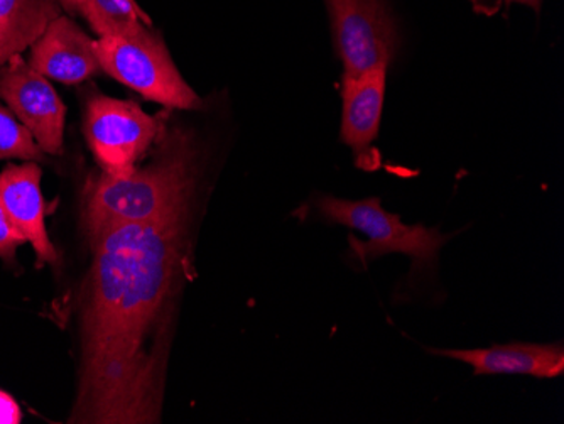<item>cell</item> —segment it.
<instances>
[{
  "label": "cell",
  "instance_id": "cell-1",
  "mask_svg": "<svg viewBox=\"0 0 564 424\" xmlns=\"http://www.w3.org/2000/svg\"><path fill=\"white\" fill-rule=\"evenodd\" d=\"M189 207L91 237L80 296V379L69 423H158L177 294L189 264Z\"/></svg>",
  "mask_w": 564,
  "mask_h": 424
},
{
  "label": "cell",
  "instance_id": "cell-2",
  "mask_svg": "<svg viewBox=\"0 0 564 424\" xmlns=\"http://www.w3.org/2000/svg\"><path fill=\"white\" fill-rule=\"evenodd\" d=\"M195 160L186 135L174 132L160 156L129 176L100 173L88 178L84 193V227L88 237L123 226L151 224L192 205Z\"/></svg>",
  "mask_w": 564,
  "mask_h": 424
},
{
  "label": "cell",
  "instance_id": "cell-3",
  "mask_svg": "<svg viewBox=\"0 0 564 424\" xmlns=\"http://www.w3.org/2000/svg\"><path fill=\"white\" fill-rule=\"evenodd\" d=\"M319 214L332 224H340L366 236V240L348 237L351 262L369 265L388 254H404L413 261V276L423 280L433 274L438 252L453 236L424 226H405L401 217L383 210L380 198L344 199L323 196L316 204Z\"/></svg>",
  "mask_w": 564,
  "mask_h": 424
},
{
  "label": "cell",
  "instance_id": "cell-4",
  "mask_svg": "<svg viewBox=\"0 0 564 424\" xmlns=\"http://www.w3.org/2000/svg\"><path fill=\"white\" fill-rule=\"evenodd\" d=\"M95 55L110 77L152 102L182 110L202 106L198 95L174 66L163 40L151 30L134 36L100 37L95 41Z\"/></svg>",
  "mask_w": 564,
  "mask_h": 424
},
{
  "label": "cell",
  "instance_id": "cell-5",
  "mask_svg": "<svg viewBox=\"0 0 564 424\" xmlns=\"http://www.w3.org/2000/svg\"><path fill=\"white\" fill-rule=\"evenodd\" d=\"M84 131L101 173L123 178L160 138L163 122L131 100L94 94L85 107Z\"/></svg>",
  "mask_w": 564,
  "mask_h": 424
},
{
  "label": "cell",
  "instance_id": "cell-6",
  "mask_svg": "<svg viewBox=\"0 0 564 424\" xmlns=\"http://www.w3.org/2000/svg\"><path fill=\"white\" fill-rule=\"evenodd\" d=\"M344 77L389 68L398 50V30L383 0H326Z\"/></svg>",
  "mask_w": 564,
  "mask_h": 424
},
{
  "label": "cell",
  "instance_id": "cell-7",
  "mask_svg": "<svg viewBox=\"0 0 564 424\" xmlns=\"http://www.w3.org/2000/svg\"><path fill=\"white\" fill-rule=\"evenodd\" d=\"M0 98L33 134L43 153H63L65 104L50 80L31 68L21 55L0 66Z\"/></svg>",
  "mask_w": 564,
  "mask_h": 424
},
{
  "label": "cell",
  "instance_id": "cell-8",
  "mask_svg": "<svg viewBox=\"0 0 564 424\" xmlns=\"http://www.w3.org/2000/svg\"><path fill=\"white\" fill-rule=\"evenodd\" d=\"M41 171L36 161L9 164L0 173V205L8 214L12 226L33 246L37 265L55 264L58 261L55 246L46 230V202L41 192Z\"/></svg>",
  "mask_w": 564,
  "mask_h": 424
},
{
  "label": "cell",
  "instance_id": "cell-9",
  "mask_svg": "<svg viewBox=\"0 0 564 424\" xmlns=\"http://www.w3.org/2000/svg\"><path fill=\"white\" fill-rule=\"evenodd\" d=\"M433 356L448 357L468 363L475 376H529L535 379H556L564 372V348L557 344L512 341L471 350L430 348Z\"/></svg>",
  "mask_w": 564,
  "mask_h": 424
},
{
  "label": "cell",
  "instance_id": "cell-10",
  "mask_svg": "<svg viewBox=\"0 0 564 424\" xmlns=\"http://www.w3.org/2000/svg\"><path fill=\"white\" fill-rule=\"evenodd\" d=\"M30 66L43 77L65 85L82 84L101 69L95 41L66 15L51 22L31 46Z\"/></svg>",
  "mask_w": 564,
  "mask_h": 424
},
{
  "label": "cell",
  "instance_id": "cell-11",
  "mask_svg": "<svg viewBox=\"0 0 564 424\" xmlns=\"http://www.w3.org/2000/svg\"><path fill=\"white\" fill-rule=\"evenodd\" d=\"M386 81L388 68L373 69L360 77H344L340 138L350 145L358 166L369 167L370 164L372 142L379 134L382 119Z\"/></svg>",
  "mask_w": 564,
  "mask_h": 424
},
{
  "label": "cell",
  "instance_id": "cell-12",
  "mask_svg": "<svg viewBox=\"0 0 564 424\" xmlns=\"http://www.w3.org/2000/svg\"><path fill=\"white\" fill-rule=\"evenodd\" d=\"M59 15L58 0H0V66L33 46Z\"/></svg>",
  "mask_w": 564,
  "mask_h": 424
},
{
  "label": "cell",
  "instance_id": "cell-13",
  "mask_svg": "<svg viewBox=\"0 0 564 424\" xmlns=\"http://www.w3.org/2000/svg\"><path fill=\"white\" fill-rule=\"evenodd\" d=\"M80 14L100 37L134 36L151 26L135 0H85Z\"/></svg>",
  "mask_w": 564,
  "mask_h": 424
},
{
  "label": "cell",
  "instance_id": "cell-14",
  "mask_svg": "<svg viewBox=\"0 0 564 424\" xmlns=\"http://www.w3.org/2000/svg\"><path fill=\"white\" fill-rule=\"evenodd\" d=\"M0 160H43V151L33 134L4 106H0Z\"/></svg>",
  "mask_w": 564,
  "mask_h": 424
},
{
  "label": "cell",
  "instance_id": "cell-15",
  "mask_svg": "<svg viewBox=\"0 0 564 424\" xmlns=\"http://www.w3.org/2000/svg\"><path fill=\"white\" fill-rule=\"evenodd\" d=\"M25 239L18 232L8 214L0 205V258L14 261L19 247L24 246Z\"/></svg>",
  "mask_w": 564,
  "mask_h": 424
},
{
  "label": "cell",
  "instance_id": "cell-16",
  "mask_svg": "<svg viewBox=\"0 0 564 424\" xmlns=\"http://www.w3.org/2000/svg\"><path fill=\"white\" fill-rule=\"evenodd\" d=\"M21 413L14 399L0 391V423H19Z\"/></svg>",
  "mask_w": 564,
  "mask_h": 424
},
{
  "label": "cell",
  "instance_id": "cell-17",
  "mask_svg": "<svg viewBox=\"0 0 564 424\" xmlns=\"http://www.w3.org/2000/svg\"><path fill=\"white\" fill-rule=\"evenodd\" d=\"M59 6L65 8L69 14H76V12H80L82 6H84L85 0H58Z\"/></svg>",
  "mask_w": 564,
  "mask_h": 424
},
{
  "label": "cell",
  "instance_id": "cell-18",
  "mask_svg": "<svg viewBox=\"0 0 564 424\" xmlns=\"http://www.w3.org/2000/svg\"><path fill=\"white\" fill-rule=\"evenodd\" d=\"M507 2H518V4L529 6L534 9L535 12L541 11V0H507Z\"/></svg>",
  "mask_w": 564,
  "mask_h": 424
}]
</instances>
